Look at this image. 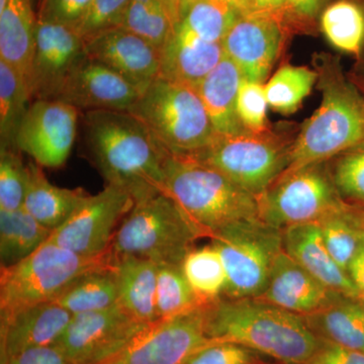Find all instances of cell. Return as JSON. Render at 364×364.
I'll use <instances>...</instances> for the list:
<instances>
[{"mask_svg": "<svg viewBox=\"0 0 364 364\" xmlns=\"http://www.w3.org/2000/svg\"><path fill=\"white\" fill-rule=\"evenodd\" d=\"M83 138L107 184L124 189L139 203L164 193L169 151L130 112L88 111Z\"/></svg>", "mask_w": 364, "mask_h": 364, "instance_id": "1", "label": "cell"}, {"mask_svg": "<svg viewBox=\"0 0 364 364\" xmlns=\"http://www.w3.org/2000/svg\"><path fill=\"white\" fill-rule=\"evenodd\" d=\"M208 336L248 347L279 364L310 363L321 340L296 315L258 299L223 298L205 306Z\"/></svg>", "mask_w": 364, "mask_h": 364, "instance_id": "2", "label": "cell"}, {"mask_svg": "<svg viewBox=\"0 0 364 364\" xmlns=\"http://www.w3.org/2000/svg\"><path fill=\"white\" fill-rule=\"evenodd\" d=\"M318 85L322 100L296 134L282 173L329 161L364 141V95L335 59L320 57Z\"/></svg>", "mask_w": 364, "mask_h": 364, "instance_id": "3", "label": "cell"}, {"mask_svg": "<svg viewBox=\"0 0 364 364\" xmlns=\"http://www.w3.org/2000/svg\"><path fill=\"white\" fill-rule=\"evenodd\" d=\"M164 193L203 237L240 222L261 220L257 196L191 155L169 153Z\"/></svg>", "mask_w": 364, "mask_h": 364, "instance_id": "4", "label": "cell"}, {"mask_svg": "<svg viewBox=\"0 0 364 364\" xmlns=\"http://www.w3.org/2000/svg\"><path fill=\"white\" fill-rule=\"evenodd\" d=\"M111 249L95 257L79 255L48 240L30 256L0 272V322L16 313L52 301L86 273L112 267Z\"/></svg>", "mask_w": 364, "mask_h": 364, "instance_id": "5", "label": "cell"}, {"mask_svg": "<svg viewBox=\"0 0 364 364\" xmlns=\"http://www.w3.org/2000/svg\"><path fill=\"white\" fill-rule=\"evenodd\" d=\"M200 230L166 193L136 203L119 225L111 251L114 257H139L157 264L181 265L202 238Z\"/></svg>", "mask_w": 364, "mask_h": 364, "instance_id": "6", "label": "cell"}, {"mask_svg": "<svg viewBox=\"0 0 364 364\" xmlns=\"http://www.w3.org/2000/svg\"><path fill=\"white\" fill-rule=\"evenodd\" d=\"M147 126L171 154L205 148L215 131L195 86L159 76L129 111Z\"/></svg>", "mask_w": 364, "mask_h": 364, "instance_id": "7", "label": "cell"}, {"mask_svg": "<svg viewBox=\"0 0 364 364\" xmlns=\"http://www.w3.org/2000/svg\"><path fill=\"white\" fill-rule=\"evenodd\" d=\"M296 136L272 128L262 134L215 133L205 148L189 155L258 198L287 169Z\"/></svg>", "mask_w": 364, "mask_h": 364, "instance_id": "8", "label": "cell"}, {"mask_svg": "<svg viewBox=\"0 0 364 364\" xmlns=\"http://www.w3.org/2000/svg\"><path fill=\"white\" fill-rule=\"evenodd\" d=\"M227 274L225 298L256 299L267 289L273 262L282 250V230L262 220L240 222L210 235Z\"/></svg>", "mask_w": 364, "mask_h": 364, "instance_id": "9", "label": "cell"}, {"mask_svg": "<svg viewBox=\"0 0 364 364\" xmlns=\"http://www.w3.org/2000/svg\"><path fill=\"white\" fill-rule=\"evenodd\" d=\"M257 200L260 219L279 230L318 223L345 205L327 162L282 173Z\"/></svg>", "mask_w": 364, "mask_h": 364, "instance_id": "10", "label": "cell"}, {"mask_svg": "<svg viewBox=\"0 0 364 364\" xmlns=\"http://www.w3.org/2000/svg\"><path fill=\"white\" fill-rule=\"evenodd\" d=\"M205 306L151 323L100 364H186L196 352L217 343L208 335Z\"/></svg>", "mask_w": 364, "mask_h": 364, "instance_id": "11", "label": "cell"}, {"mask_svg": "<svg viewBox=\"0 0 364 364\" xmlns=\"http://www.w3.org/2000/svg\"><path fill=\"white\" fill-rule=\"evenodd\" d=\"M134 205L127 191L107 184L97 195L88 196L70 218L52 232L49 241L79 255H102L111 249L117 225Z\"/></svg>", "mask_w": 364, "mask_h": 364, "instance_id": "12", "label": "cell"}, {"mask_svg": "<svg viewBox=\"0 0 364 364\" xmlns=\"http://www.w3.org/2000/svg\"><path fill=\"white\" fill-rule=\"evenodd\" d=\"M147 325L117 304L105 310L74 315L56 346L71 364H100Z\"/></svg>", "mask_w": 364, "mask_h": 364, "instance_id": "13", "label": "cell"}, {"mask_svg": "<svg viewBox=\"0 0 364 364\" xmlns=\"http://www.w3.org/2000/svg\"><path fill=\"white\" fill-rule=\"evenodd\" d=\"M79 112L58 100H33L21 122L16 147L40 166H63L75 142Z\"/></svg>", "mask_w": 364, "mask_h": 364, "instance_id": "14", "label": "cell"}, {"mask_svg": "<svg viewBox=\"0 0 364 364\" xmlns=\"http://www.w3.org/2000/svg\"><path fill=\"white\" fill-rule=\"evenodd\" d=\"M289 21L274 16L240 14L222 41L225 55L238 67L242 77L264 83L279 58Z\"/></svg>", "mask_w": 364, "mask_h": 364, "instance_id": "15", "label": "cell"}, {"mask_svg": "<svg viewBox=\"0 0 364 364\" xmlns=\"http://www.w3.org/2000/svg\"><path fill=\"white\" fill-rule=\"evenodd\" d=\"M85 56V39L74 28L38 21L30 79L33 100H56Z\"/></svg>", "mask_w": 364, "mask_h": 364, "instance_id": "16", "label": "cell"}, {"mask_svg": "<svg viewBox=\"0 0 364 364\" xmlns=\"http://www.w3.org/2000/svg\"><path fill=\"white\" fill-rule=\"evenodd\" d=\"M141 95L117 72L86 55L69 74L56 100L79 111L129 112Z\"/></svg>", "mask_w": 364, "mask_h": 364, "instance_id": "17", "label": "cell"}, {"mask_svg": "<svg viewBox=\"0 0 364 364\" xmlns=\"http://www.w3.org/2000/svg\"><path fill=\"white\" fill-rule=\"evenodd\" d=\"M86 55L97 60L143 93L160 76L161 50L124 28L85 40Z\"/></svg>", "mask_w": 364, "mask_h": 364, "instance_id": "18", "label": "cell"}, {"mask_svg": "<svg viewBox=\"0 0 364 364\" xmlns=\"http://www.w3.org/2000/svg\"><path fill=\"white\" fill-rule=\"evenodd\" d=\"M339 296L341 294L318 282L282 248L273 262L267 289L256 299L304 317L318 312Z\"/></svg>", "mask_w": 364, "mask_h": 364, "instance_id": "19", "label": "cell"}, {"mask_svg": "<svg viewBox=\"0 0 364 364\" xmlns=\"http://www.w3.org/2000/svg\"><path fill=\"white\" fill-rule=\"evenodd\" d=\"M73 317L54 301L40 304L0 322V364L28 349L56 345Z\"/></svg>", "mask_w": 364, "mask_h": 364, "instance_id": "20", "label": "cell"}, {"mask_svg": "<svg viewBox=\"0 0 364 364\" xmlns=\"http://www.w3.org/2000/svg\"><path fill=\"white\" fill-rule=\"evenodd\" d=\"M282 247L287 255L332 291L354 299L360 296L348 272L337 264L328 251L318 223L282 230Z\"/></svg>", "mask_w": 364, "mask_h": 364, "instance_id": "21", "label": "cell"}, {"mask_svg": "<svg viewBox=\"0 0 364 364\" xmlns=\"http://www.w3.org/2000/svg\"><path fill=\"white\" fill-rule=\"evenodd\" d=\"M224 57L222 43L208 42L177 25L162 49L160 76L196 87Z\"/></svg>", "mask_w": 364, "mask_h": 364, "instance_id": "22", "label": "cell"}, {"mask_svg": "<svg viewBox=\"0 0 364 364\" xmlns=\"http://www.w3.org/2000/svg\"><path fill=\"white\" fill-rule=\"evenodd\" d=\"M37 21L32 0H6L0 7V59L20 72L28 87Z\"/></svg>", "mask_w": 364, "mask_h": 364, "instance_id": "23", "label": "cell"}, {"mask_svg": "<svg viewBox=\"0 0 364 364\" xmlns=\"http://www.w3.org/2000/svg\"><path fill=\"white\" fill-rule=\"evenodd\" d=\"M158 264L139 257H116L119 305L143 324L159 320L156 311Z\"/></svg>", "mask_w": 364, "mask_h": 364, "instance_id": "24", "label": "cell"}, {"mask_svg": "<svg viewBox=\"0 0 364 364\" xmlns=\"http://www.w3.org/2000/svg\"><path fill=\"white\" fill-rule=\"evenodd\" d=\"M242 74L226 55L219 64L196 85L215 133L245 132L237 116L236 104Z\"/></svg>", "mask_w": 364, "mask_h": 364, "instance_id": "25", "label": "cell"}, {"mask_svg": "<svg viewBox=\"0 0 364 364\" xmlns=\"http://www.w3.org/2000/svg\"><path fill=\"white\" fill-rule=\"evenodd\" d=\"M28 181L23 208L52 231L63 225L90 193L82 188H63L48 181L42 166L28 163Z\"/></svg>", "mask_w": 364, "mask_h": 364, "instance_id": "26", "label": "cell"}, {"mask_svg": "<svg viewBox=\"0 0 364 364\" xmlns=\"http://www.w3.org/2000/svg\"><path fill=\"white\" fill-rule=\"evenodd\" d=\"M303 318L318 339L364 353V310L358 299L341 294Z\"/></svg>", "mask_w": 364, "mask_h": 364, "instance_id": "27", "label": "cell"}, {"mask_svg": "<svg viewBox=\"0 0 364 364\" xmlns=\"http://www.w3.org/2000/svg\"><path fill=\"white\" fill-rule=\"evenodd\" d=\"M52 232L23 208L13 212L0 210L1 267L25 259L49 240Z\"/></svg>", "mask_w": 364, "mask_h": 364, "instance_id": "28", "label": "cell"}, {"mask_svg": "<svg viewBox=\"0 0 364 364\" xmlns=\"http://www.w3.org/2000/svg\"><path fill=\"white\" fill-rule=\"evenodd\" d=\"M52 301L72 315L97 312L119 303L114 265L95 270L74 280Z\"/></svg>", "mask_w": 364, "mask_h": 364, "instance_id": "29", "label": "cell"}, {"mask_svg": "<svg viewBox=\"0 0 364 364\" xmlns=\"http://www.w3.org/2000/svg\"><path fill=\"white\" fill-rule=\"evenodd\" d=\"M320 26L332 47L361 59L364 52V4L358 0H335L322 11Z\"/></svg>", "mask_w": 364, "mask_h": 364, "instance_id": "30", "label": "cell"}, {"mask_svg": "<svg viewBox=\"0 0 364 364\" xmlns=\"http://www.w3.org/2000/svg\"><path fill=\"white\" fill-rule=\"evenodd\" d=\"M178 9L167 0H130L121 28L161 50L176 33Z\"/></svg>", "mask_w": 364, "mask_h": 364, "instance_id": "31", "label": "cell"}, {"mask_svg": "<svg viewBox=\"0 0 364 364\" xmlns=\"http://www.w3.org/2000/svg\"><path fill=\"white\" fill-rule=\"evenodd\" d=\"M32 102L26 78L0 59V150H18L16 136Z\"/></svg>", "mask_w": 364, "mask_h": 364, "instance_id": "32", "label": "cell"}, {"mask_svg": "<svg viewBox=\"0 0 364 364\" xmlns=\"http://www.w3.org/2000/svg\"><path fill=\"white\" fill-rule=\"evenodd\" d=\"M239 16L229 0H181L177 25L208 42L222 43Z\"/></svg>", "mask_w": 364, "mask_h": 364, "instance_id": "33", "label": "cell"}, {"mask_svg": "<svg viewBox=\"0 0 364 364\" xmlns=\"http://www.w3.org/2000/svg\"><path fill=\"white\" fill-rule=\"evenodd\" d=\"M181 269L203 304L213 303L224 296L226 270L221 256L212 244L189 251L182 261Z\"/></svg>", "mask_w": 364, "mask_h": 364, "instance_id": "34", "label": "cell"}, {"mask_svg": "<svg viewBox=\"0 0 364 364\" xmlns=\"http://www.w3.org/2000/svg\"><path fill=\"white\" fill-rule=\"evenodd\" d=\"M318 77V72L306 66L280 67L264 85L270 109L284 116L294 114L310 95Z\"/></svg>", "mask_w": 364, "mask_h": 364, "instance_id": "35", "label": "cell"}, {"mask_svg": "<svg viewBox=\"0 0 364 364\" xmlns=\"http://www.w3.org/2000/svg\"><path fill=\"white\" fill-rule=\"evenodd\" d=\"M318 225L333 259L348 272L352 260L364 246V235L351 214L349 203L326 215Z\"/></svg>", "mask_w": 364, "mask_h": 364, "instance_id": "36", "label": "cell"}, {"mask_svg": "<svg viewBox=\"0 0 364 364\" xmlns=\"http://www.w3.org/2000/svg\"><path fill=\"white\" fill-rule=\"evenodd\" d=\"M208 305L196 296L182 272L181 265L158 264L156 311L158 318L176 317Z\"/></svg>", "mask_w": 364, "mask_h": 364, "instance_id": "37", "label": "cell"}, {"mask_svg": "<svg viewBox=\"0 0 364 364\" xmlns=\"http://www.w3.org/2000/svg\"><path fill=\"white\" fill-rule=\"evenodd\" d=\"M327 166L342 200L364 205V141L327 161Z\"/></svg>", "mask_w": 364, "mask_h": 364, "instance_id": "38", "label": "cell"}, {"mask_svg": "<svg viewBox=\"0 0 364 364\" xmlns=\"http://www.w3.org/2000/svg\"><path fill=\"white\" fill-rule=\"evenodd\" d=\"M20 153V150H0V210L13 212L23 208L28 171Z\"/></svg>", "mask_w": 364, "mask_h": 364, "instance_id": "39", "label": "cell"}, {"mask_svg": "<svg viewBox=\"0 0 364 364\" xmlns=\"http://www.w3.org/2000/svg\"><path fill=\"white\" fill-rule=\"evenodd\" d=\"M268 107L264 83L242 78L237 95L236 111L243 130L252 134H262L269 130Z\"/></svg>", "mask_w": 364, "mask_h": 364, "instance_id": "40", "label": "cell"}, {"mask_svg": "<svg viewBox=\"0 0 364 364\" xmlns=\"http://www.w3.org/2000/svg\"><path fill=\"white\" fill-rule=\"evenodd\" d=\"M130 0H92L76 32L86 40L97 33L121 28Z\"/></svg>", "mask_w": 364, "mask_h": 364, "instance_id": "41", "label": "cell"}, {"mask_svg": "<svg viewBox=\"0 0 364 364\" xmlns=\"http://www.w3.org/2000/svg\"><path fill=\"white\" fill-rule=\"evenodd\" d=\"M233 342H217L196 352L186 364H279Z\"/></svg>", "mask_w": 364, "mask_h": 364, "instance_id": "42", "label": "cell"}, {"mask_svg": "<svg viewBox=\"0 0 364 364\" xmlns=\"http://www.w3.org/2000/svg\"><path fill=\"white\" fill-rule=\"evenodd\" d=\"M92 0H40L38 21L77 30Z\"/></svg>", "mask_w": 364, "mask_h": 364, "instance_id": "43", "label": "cell"}, {"mask_svg": "<svg viewBox=\"0 0 364 364\" xmlns=\"http://www.w3.org/2000/svg\"><path fill=\"white\" fill-rule=\"evenodd\" d=\"M321 340V339H320ZM311 364H364V353L321 340Z\"/></svg>", "mask_w": 364, "mask_h": 364, "instance_id": "44", "label": "cell"}, {"mask_svg": "<svg viewBox=\"0 0 364 364\" xmlns=\"http://www.w3.org/2000/svg\"><path fill=\"white\" fill-rule=\"evenodd\" d=\"M240 14L274 16L291 21L286 0H229Z\"/></svg>", "mask_w": 364, "mask_h": 364, "instance_id": "45", "label": "cell"}, {"mask_svg": "<svg viewBox=\"0 0 364 364\" xmlns=\"http://www.w3.org/2000/svg\"><path fill=\"white\" fill-rule=\"evenodd\" d=\"M6 364H71L56 345L28 349Z\"/></svg>", "mask_w": 364, "mask_h": 364, "instance_id": "46", "label": "cell"}, {"mask_svg": "<svg viewBox=\"0 0 364 364\" xmlns=\"http://www.w3.org/2000/svg\"><path fill=\"white\" fill-rule=\"evenodd\" d=\"M291 21H311L317 16L324 0H286Z\"/></svg>", "mask_w": 364, "mask_h": 364, "instance_id": "47", "label": "cell"}, {"mask_svg": "<svg viewBox=\"0 0 364 364\" xmlns=\"http://www.w3.org/2000/svg\"><path fill=\"white\" fill-rule=\"evenodd\" d=\"M348 274L358 287L359 293L364 296V246L352 260L350 267L348 268Z\"/></svg>", "mask_w": 364, "mask_h": 364, "instance_id": "48", "label": "cell"}, {"mask_svg": "<svg viewBox=\"0 0 364 364\" xmlns=\"http://www.w3.org/2000/svg\"><path fill=\"white\" fill-rule=\"evenodd\" d=\"M349 205L356 224L360 228L364 235V205H351V203H349Z\"/></svg>", "mask_w": 364, "mask_h": 364, "instance_id": "49", "label": "cell"}, {"mask_svg": "<svg viewBox=\"0 0 364 364\" xmlns=\"http://www.w3.org/2000/svg\"><path fill=\"white\" fill-rule=\"evenodd\" d=\"M349 77L358 85V87L364 95V74L358 73H358L351 74V75H349Z\"/></svg>", "mask_w": 364, "mask_h": 364, "instance_id": "50", "label": "cell"}, {"mask_svg": "<svg viewBox=\"0 0 364 364\" xmlns=\"http://www.w3.org/2000/svg\"><path fill=\"white\" fill-rule=\"evenodd\" d=\"M167 1L170 2L172 6H176V9H178L179 2H181V0H167Z\"/></svg>", "mask_w": 364, "mask_h": 364, "instance_id": "51", "label": "cell"}, {"mask_svg": "<svg viewBox=\"0 0 364 364\" xmlns=\"http://www.w3.org/2000/svg\"><path fill=\"white\" fill-rule=\"evenodd\" d=\"M358 301L359 304H360V306H363V309L364 310V296H363V294H360V296H359V298L358 299Z\"/></svg>", "mask_w": 364, "mask_h": 364, "instance_id": "52", "label": "cell"}, {"mask_svg": "<svg viewBox=\"0 0 364 364\" xmlns=\"http://www.w3.org/2000/svg\"><path fill=\"white\" fill-rule=\"evenodd\" d=\"M359 61H361V66H363V72H358V73L364 74V52L363 54V57H361V59L359 60Z\"/></svg>", "mask_w": 364, "mask_h": 364, "instance_id": "53", "label": "cell"}, {"mask_svg": "<svg viewBox=\"0 0 364 364\" xmlns=\"http://www.w3.org/2000/svg\"><path fill=\"white\" fill-rule=\"evenodd\" d=\"M299 364H311V363H299Z\"/></svg>", "mask_w": 364, "mask_h": 364, "instance_id": "54", "label": "cell"}, {"mask_svg": "<svg viewBox=\"0 0 364 364\" xmlns=\"http://www.w3.org/2000/svg\"><path fill=\"white\" fill-rule=\"evenodd\" d=\"M39 2H40V0H39Z\"/></svg>", "mask_w": 364, "mask_h": 364, "instance_id": "55", "label": "cell"}]
</instances>
